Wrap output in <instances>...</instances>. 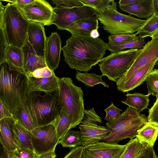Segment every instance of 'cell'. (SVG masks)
<instances>
[{"label": "cell", "mask_w": 158, "mask_h": 158, "mask_svg": "<svg viewBox=\"0 0 158 158\" xmlns=\"http://www.w3.org/2000/svg\"><path fill=\"white\" fill-rule=\"evenodd\" d=\"M62 48L64 60L70 68L87 72L100 62L105 54L106 43L100 38L72 36Z\"/></svg>", "instance_id": "cell-1"}, {"label": "cell", "mask_w": 158, "mask_h": 158, "mask_svg": "<svg viewBox=\"0 0 158 158\" xmlns=\"http://www.w3.org/2000/svg\"><path fill=\"white\" fill-rule=\"evenodd\" d=\"M24 106L36 127L52 123L62 109L59 89L51 92L29 91Z\"/></svg>", "instance_id": "cell-2"}, {"label": "cell", "mask_w": 158, "mask_h": 158, "mask_svg": "<svg viewBox=\"0 0 158 158\" xmlns=\"http://www.w3.org/2000/svg\"><path fill=\"white\" fill-rule=\"evenodd\" d=\"M0 66V99L13 115L24 105L28 92L26 76L10 69L6 62Z\"/></svg>", "instance_id": "cell-3"}, {"label": "cell", "mask_w": 158, "mask_h": 158, "mask_svg": "<svg viewBox=\"0 0 158 158\" xmlns=\"http://www.w3.org/2000/svg\"><path fill=\"white\" fill-rule=\"evenodd\" d=\"M0 27L4 31L8 45L22 48L27 35L30 22L13 4L3 6L0 2Z\"/></svg>", "instance_id": "cell-4"}, {"label": "cell", "mask_w": 158, "mask_h": 158, "mask_svg": "<svg viewBox=\"0 0 158 158\" xmlns=\"http://www.w3.org/2000/svg\"><path fill=\"white\" fill-rule=\"evenodd\" d=\"M148 122L147 117L128 107L117 119L106 123L110 133L104 141L117 144L127 138L133 139L136 137L138 131Z\"/></svg>", "instance_id": "cell-5"}, {"label": "cell", "mask_w": 158, "mask_h": 158, "mask_svg": "<svg viewBox=\"0 0 158 158\" xmlns=\"http://www.w3.org/2000/svg\"><path fill=\"white\" fill-rule=\"evenodd\" d=\"M116 5L112 0L111 5L103 13L94 11L98 20L103 25V29L111 35L133 34L137 32L146 20L121 14L118 11Z\"/></svg>", "instance_id": "cell-6"}, {"label": "cell", "mask_w": 158, "mask_h": 158, "mask_svg": "<svg viewBox=\"0 0 158 158\" xmlns=\"http://www.w3.org/2000/svg\"><path fill=\"white\" fill-rule=\"evenodd\" d=\"M59 90L62 109L69 117L71 129L75 128L79 124L84 115L83 92L81 87L73 84L70 78L65 77L59 78Z\"/></svg>", "instance_id": "cell-7"}, {"label": "cell", "mask_w": 158, "mask_h": 158, "mask_svg": "<svg viewBox=\"0 0 158 158\" xmlns=\"http://www.w3.org/2000/svg\"><path fill=\"white\" fill-rule=\"evenodd\" d=\"M138 49H130L111 53L103 58L99 64L102 76L117 83L124 75L133 63Z\"/></svg>", "instance_id": "cell-8"}, {"label": "cell", "mask_w": 158, "mask_h": 158, "mask_svg": "<svg viewBox=\"0 0 158 158\" xmlns=\"http://www.w3.org/2000/svg\"><path fill=\"white\" fill-rule=\"evenodd\" d=\"M84 115L79 124L82 143L86 146L104 140L109 135L110 130L106 127L98 125L103 123L102 118L94 109L85 110Z\"/></svg>", "instance_id": "cell-9"}, {"label": "cell", "mask_w": 158, "mask_h": 158, "mask_svg": "<svg viewBox=\"0 0 158 158\" xmlns=\"http://www.w3.org/2000/svg\"><path fill=\"white\" fill-rule=\"evenodd\" d=\"M53 9L51 25H55L57 29L60 30H66L77 21L93 17L95 15L92 9L84 5L71 8L56 6Z\"/></svg>", "instance_id": "cell-10"}, {"label": "cell", "mask_w": 158, "mask_h": 158, "mask_svg": "<svg viewBox=\"0 0 158 158\" xmlns=\"http://www.w3.org/2000/svg\"><path fill=\"white\" fill-rule=\"evenodd\" d=\"M30 132L34 150L37 154L50 151L59 143L60 140L52 123L36 127Z\"/></svg>", "instance_id": "cell-11"}, {"label": "cell", "mask_w": 158, "mask_h": 158, "mask_svg": "<svg viewBox=\"0 0 158 158\" xmlns=\"http://www.w3.org/2000/svg\"><path fill=\"white\" fill-rule=\"evenodd\" d=\"M158 60V38L152 39L138 53L130 68L117 82L118 88L124 84L136 72L146 65Z\"/></svg>", "instance_id": "cell-12"}, {"label": "cell", "mask_w": 158, "mask_h": 158, "mask_svg": "<svg viewBox=\"0 0 158 158\" xmlns=\"http://www.w3.org/2000/svg\"><path fill=\"white\" fill-rule=\"evenodd\" d=\"M53 8L46 1L35 0L26 5L21 11L30 22L49 26L51 25Z\"/></svg>", "instance_id": "cell-13"}, {"label": "cell", "mask_w": 158, "mask_h": 158, "mask_svg": "<svg viewBox=\"0 0 158 158\" xmlns=\"http://www.w3.org/2000/svg\"><path fill=\"white\" fill-rule=\"evenodd\" d=\"M126 146L99 141L84 147L81 158H120Z\"/></svg>", "instance_id": "cell-14"}, {"label": "cell", "mask_w": 158, "mask_h": 158, "mask_svg": "<svg viewBox=\"0 0 158 158\" xmlns=\"http://www.w3.org/2000/svg\"><path fill=\"white\" fill-rule=\"evenodd\" d=\"M61 44L60 37L56 32H52L47 38L44 58L47 67L53 71L58 67L60 61Z\"/></svg>", "instance_id": "cell-15"}, {"label": "cell", "mask_w": 158, "mask_h": 158, "mask_svg": "<svg viewBox=\"0 0 158 158\" xmlns=\"http://www.w3.org/2000/svg\"><path fill=\"white\" fill-rule=\"evenodd\" d=\"M23 55V69L25 75L47 66L45 58L38 55L29 42L27 36L22 48Z\"/></svg>", "instance_id": "cell-16"}, {"label": "cell", "mask_w": 158, "mask_h": 158, "mask_svg": "<svg viewBox=\"0 0 158 158\" xmlns=\"http://www.w3.org/2000/svg\"><path fill=\"white\" fill-rule=\"evenodd\" d=\"M44 26L40 23L30 22L27 36L29 42L36 53L44 58L47 37Z\"/></svg>", "instance_id": "cell-17"}, {"label": "cell", "mask_w": 158, "mask_h": 158, "mask_svg": "<svg viewBox=\"0 0 158 158\" xmlns=\"http://www.w3.org/2000/svg\"><path fill=\"white\" fill-rule=\"evenodd\" d=\"M26 76L28 91L51 92L59 89V78L56 77L55 73L52 76L48 78H36Z\"/></svg>", "instance_id": "cell-18"}, {"label": "cell", "mask_w": 158, "mask_h": 158, "mask_svg": "<svg viewBox=\"0 0 158 158\" xmlns=\"http://www.w3.org/2000/svg\"><path fill=\"white\" fill-rule=\"evenodd\" d=\"M16 121L13 116L0 119V142L5 152L13 151L16 148L12 130Z\"/></svg>", "instance_id": "cell-19"}, {"label": "cell", "mask_w": 158, "mask_h": 158, "mask_svg": "<svg viewBox=\"0 0 158 158\" xmlns=\"http://www.w3.org/2000/svg\"><path fill=\"white\" fill-rule=\"evenodd\" d=\"M98 20L97 17L93 16L80 20L72 23L66 30L72 36L78 37H90L92 31L98 30Z\"/></svg>", "instance_id": "cell-20"}, {"label": "cell", "mask_w": 158, "mask_h": 158, "mask_svg": "<svg viewBox=\"0 0 158 158\" xmlns=\"http://www.w3.org/2000/svg\"><path fill=\"white\" fill-rule=\"evenodd\" d=\"M157 62L150 63L139 69L118 89L123 92H127L142 84L148 74L153 70Z\"/></svg>", "instance_id": "cell-21"}, {"label": "cell", "mask_w": 158, "mask_h": 158, "mask_svg": "<svg viewBox=\"0 0 158 158\" xmlns=\"http://www.w3.org/2000/svg\"><path fill=\"white\" fill-rule=\"evenodd\" d=\"M122 10L138 18L147 19L154 14L153 0H140L127 6H119Z\"/></svg>", "instance_id": "cell-22"}, {"label": "cell", "mask_w": 158, "mask_h": 158, "mask_svg": "<svg viewBox=\"0 0 158 158\" xmlns=\"http://www.w3.org/2000/svg\"><path fill=\"white\" fill-rule=\"evenodd\" d=\"M6 63L10 69L25 74L23 69V55L22 48L11 45L7 47Z\"/></svg>", "instance_id": "cell-23"}, {"label": "cell", "mask_w": 158, "mask_h": 158, "mask_svg": "<svg viewBox=\"0 0 158 158\" xmlns=\"http://www.w3.org/2000/svg\"><path fill=\"white\" fill-rule=\"evenodd\" d=\"M12 130L14 142L16 148L34 151L30 131L23 127L17 121L13 125Z\"/></svg>", "instance_id": "cell-24"}, {"label": "cell", "mask_w": 158, "mask_h": 158, "mask_svg": "<svg viewBox=\"0 0 158 158\" xmlns=\"http://www.w3.org/2000/svg\"><path fill=\"white\" fill-rule=\"evenodd\" d=\"M158 135V124L147 122L137 131L136 137L142 142H144L153 147Z\"/></svg>", "instance_id": "cell-25"}, {"label": "cell", "mask_w": 158, "mask_h": 158, "mask_svg": "<svg viewBox=\"0 0 158 158\" xmlns=\"http://www.w3.org/2000/svg\"><path fill=\"white\" fill-rule=\"evenodd\" d=\"M126 96L127 98L121 102L128 106L135 109L140 113L143 110L148 109L149 105L150 95H145L143 94L136 93L133 94L127 93Z\"/></svg>", "instance_id": "cell-26"}, {"label": "cell", "mask_w": 158, "mask_h": 158, "mask_svg": "<svg viewBox=\"0 0 158 158\" xmlns=\"http://www.w3.org/2000/svg\"><path fill=\"white\" fill-rule=\"evenodd\" d=\"M52 123L55 127L58 137L60 140L71 129L70 120L66 112L62 109Z\"/></svg>", "instance_id": "cell-27"}, {"label": "cell", "mask_w": 158, "mask_h": 158, "mask_svg": "<svg viewBox=\"0 0 158 158\" xmlns=\"http://www.w3.org/2000/svg\"><path fill=\"white\" fill-rule=\"evenodd\" d=\"M158 29V16L153 14L135 33L139 39L150 37Z\"/></svg>", "instance_id": "cell-28"}, {"label": "cell", "mask_w": 158, "mask_h": 158, "mask_svg": "<svg viewBox=\"0 0 158 158\" xmlns=\"http://www.w3.org/2000/svg\"><path fill=\"white\" fill-rule=\"evenodd\" d=\"M102 76L98 75L93 73H81L77 71L75 77L78 81L82 82L87 86L93 87L98 84L102 85L105 87L108 88L109 85L102 79Z\"/></svg>", "instance_id": "cell-29"}, {"label": "cell", "mask_w": 158, "mask_h": 158, "mask_svg": "<svg viewBox=\"0 0 158 158\" xmlns=\"http://www.w3.org/2000/svg\"><path fill=\"white\" fill-rule=\"evenodd\" d=\"M144 142L138 138L130 139L126 144V148L120 158H137L144 146Z\"/></svg>", "instance_id": "cell-30"}, {"label": "cell", "mask_w": 158, "mask_h": 158, "mask_svg": "<svg viewBox=\"0 0 158 158\" xmlns=\"http://www.w3.org/2000/svg\"><path fill=\"white\" fill-rule=\"evenodd\" d=\"M81 143L80 131L70 130L59 141L63 147L69 148L77 147Z\"/></svg>", "instance_id": "cell-31"}, {"label": "cell", "mask_w": 158, "mask_h": 158, "mask_svg": "<svg viewBox=\"0 0 158 158\" xmlns=\"http://www.w3.org/2000/svg\"><path fill=\"white\" fill-rule=\"evenodd\" d=\"M13 116L19 123L29 131L36 127L27 113L24 105L18 109Z\"/></svg>", "instance_id": "cell-32"}, {"label": "cell", "mask_w": 158, "mask_h": 158, "mask_svg": "<svg viewBox=\"0 0 158 158\" xmlns=\"http://www.w3.org/2000/svg\"><path fill=\"white\" fill-rule=\"evenodd\" d=\"M83 5L91 8L95 12L103 13L110 6L112 0H80Z\"/></svg>", "instance_id": "cell-33"}, {"label": "cell", "mask_w": 158, "mask_h": 158, "mask_svg": "<svg viewBox=\"0 0 158 158\" xmlns=\"http://www.w3.org/2000/svg\"><path fill=\"white\" fill-rule=\"evenodd\" d=\"M146 44V41L143 39H142L120 45H114L107 43V48L111 53H113L126 48L141 49Z\"/></svg>", "instance_id": "cell-34"}, {"label": "cell", "mask_w": 158, "mask_h": 158, "mask_svg": "<svg viewBox=\"0 0 158 158\" xmlns=\"http://www.w3.org/2000/svg\"><path fill=\"white\" fill-rule=\"evenodd\" d=\"M145 81L148 90V94L158 95V69L153 70L148 76Z\"/></svg>", "instance_id": "cell-35"}, {"label": "cell", "mask_w": 158, "mask_h": 158, "mask_svg": "<svg viewBox=\"0 0 158 158\" xmlns=\"http://www.w3.org/2000/svg\"><path fill=\"white\" fill-rule=\"evenodd\" d=\"M108 38V43L114 45H122L139 39L135 34L111 35Z\"/></svg>", "instance_id": "cell-36"}, {"label": "cell", "mask_w": 158, "mask_h": 158, "mask_svg": "<svg viewBox=\"0 0 158 158\" xmlns=\"http://www.w3.org/2000/svg\"><path fill=\"white\" fill-rule=\"evenodd\" d=\"M5 153L6 156L10 158H35L37 154L34 151L18 147L13 151Z\"/></svg>", "instance_id": "cell-37"}, {"label": "cell", "mask_w": 158, "mask_h": 158, "mask_svg": "<svg viewBox=\"0 0 158 158\" xmlns=\"http://www.w3.org/2000/svg\"><path fill=\"white\" fill-rule=\"evenodd\" d=\"M104 110L106 113L105 120L108 122L112 121L118 118L121 114L120 112L122 111L115 107L112 102Z\"/></svg>", "instance_id": "cell-38"}, {"label": "cell", "mask_w": 158, "mask_h": 158, "mask_svg": "<svg viewBox=\"0 0 158 158\" xmlns=\"http://www.w3.org/2000/svg\"><path fill=\"white\" fill-rule=\"evenodd\" d=\"M0 28V65L6 62V56L8 45L3 29Z\"/></svg>", "instance_id": "cell-39"}, {"label": "cell", "mask_w": 158, "mask_h": 158, "mask_svg": "<svg viewBox=\"0 0 158 158\" xmlns=\"http://www.w3.org/2000/svg\"><path fill=\"white\" fill-rule=\"evenodd\" d=\"M53 4L58 7L71 8L83 5L80 0H52Z\"/></svg>", "instance_id": "cell-40"}, {"label": "cell", "mask_w": 158, "mask_h": 158, "mask_svg": "<svg viewBox=\"0 0 158 158\" xmlns=\"http://www.w3.org/2000/svg\"><path fill=\"white\" fill-rule=\"evenodd\" d=\"M137 158H158L153 147L144 142V146Z\"/></svg>", "instance_id": "cell-41"}, {"label": "cell", "mask_w": 158, "mask_h": 158, "mask_svg": "<svg viewBox=\"0 0 158 158\" xmlns=\"http://www.w3.org/2000/svg\"><path fill=\"white\" fill-rule=\"evenodd\" d=\"M148 121L158 124V99L156 98L153 105L148 111Z\"/></svg>", "instance_id": "cell-42"}, {"label": "cell", "mask_w": 158, "mask_h": 158, "mask_svg": "<svg viewBox=\"0 0 158 158\" xmlns=\"http://www.w3.org/2000/svg\"><path fill=\"white\" fill-rule=\"evenodd\" d=\"M84 146L73 148L63 158H81Z\"/></svg>", "instance_id": "cell-43"}, {"label": "cell", "mask_w": 158, "mask_h": 158, "mask_svg": "<svg viewBox=\"0 0 158 158\" xmlns=\"http://www.w3.org/2000/svg\"><path fill=\"white\" fill-rule=\"evenodd\" d=\"M13 114L10 111L4 103L0 99V119L13 116Z\"/></svg>", "instance_id": "cell-44"}, {"label": "cell", "mask_w": 158, "mask_h": 158, "mask_svg": "<svg viewBox=\"0 0 158 158\" xmlns=\"http://www.w3.org/2000/svg\"><path fill=\"white\" fill-rule=\"evenodd\" d=\"M13 4L21 10L27 5L34 2L35 0H3Z\"/></svg>", "instance_id": "cell-45"}, {"label": "cell", "mask_w": 158, "mask_h": 158, "mask_svg": "<svg viewBox=\"0 0 158 158\" xmlns=\"http://www.w3.org/2000/svg\"><path fill=\"white\" fill-rule=\"evenodd\" d=\"M55 148L52 150L41 154H37L35 158H55L56 155L55 152Z\"/></svg>", "instance_id": "cell-46"}, {"label": "cell", "mask_w": 158, "mask_h": 158, "mask_svg": "<svg viewBox=\"0 0 158 158\" xmlns=\"http://www.w3.org/2000/svg\"><path fill=\"white\" fill-rule=\"evenodd\" d=\"M140 0H120L119 2V6H127L139 2Z\"/></svg>", "instance_id": "cell-47"}, {"label": "cell", "mask_w": 158, "mask_h": 158, "mask_svg": "<svg viewBox=\"0 0 158 158\" xmlns=\"http://www.w3.org/2000/svg\"><path fill=\"white\" fill-rule=\"evenodd\" d=\"M154 14L158 16V0H153Z\"/></svg>", "instance_id": "cell-48"}, {"label": "cell", "mask_w": 158, "mask_h": 158, "mask_svg": "<svg viewBox=\"0 0 158 158\" xmlns=\"http://www.w3.org/2000/svg\"><path fill=\"white\" fill-rule=\"evenodd\" d=\"M99 34L98 30H94L92 31L90 34V37L93 38H98L99 36Z\"/></svg>", "instance_id": "cell-49"}, {"label": "cell", "mask_w": 158, "mask_h": 158, "mask_svg": "<svg viewBox=\"0 0 158 158\" xmlns=\"http://www.w3.org/2000/svg\"><path fill=\"white\" fill-rule=\"evenodd\" d=\"M150 37L152 39L158 38V29Z\"/></svg>", "instance_id": "cell-50"}, {"label": "cell", "mask_w": 158, "mask_h": 158, "mask_svg": "<svg viewBox=\"0 0 158 158\" xmlns=\"http://www.w3.org/2000/svg\"><path fill=\"white\" fill-rule=\"evenodd\" d=\"M0 158H4L3 156L2 155L1 153L0 155Z\"/></svg>", "instance_id": "cell-51"}, {"label": "cell", "mask_w": 158, "mask_h": 158, "mask_svg": "<svg viewBox=\"0 0 158 158\" xmlns=\"http://www.w3.org/2000/svg\"><path fill=\"white\" fill-rule=\"evenodd\" d=\"M156 97V98H157V99H158V96H157Z\"/></svg>", "instance_id": "cell-52"}, {"label": "cell", "mask_w": 158, "mask_h": 158, "mask_svg": "<svg viewBox=\"0 0 158 158\" xmlns=\"http://www.w3.org/2000/svg\"><path fill=\"white\" fill-rule=\"evenodd\" d=\"M6 156V158H10V157H7V156Z\"/></svg>", "instance_id": "cell-53"}, {"label": "cell", "mask_w": 158, "mask_h": 158, "mask_svg": "<svg viewBox=\"0 0 158 158\" xmlns=\"http://www.w3.org/2000/svg\"><path fill=\"white\" fill-rule=\"evenodd\" d=\"M157 64H158V61H157Z\"/></svg>", "instance_id": "cell-54"}, {"label": "cell", "mask_w": 158, "mask_h": 158, "mask_svg": "<svg viewBox=\"0 0 158 158\" xmlns=\"http://www.w3.org/2000/svg\"><path fill=\"white\" fill-rule=\"evenodd\" d=\"M157 151H158V149H157ZM157 157H158V155Z\"/></svg>", "instance_id": "cell-55"}]
</instances>
